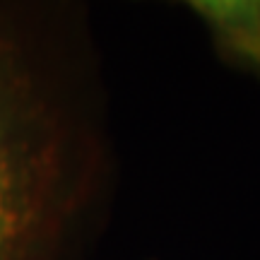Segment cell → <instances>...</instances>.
<instances>
[{"label":"cell","instance_id":"6da1fadb","mask_svg":"<svg viewBox=\"0 0 260 260\" xmlns=\"http://www.w3.org/2000/svg\"><path fill=\"white\" fill-rule=\"evenodd\" d=\"M195 10L224 56L260 80V3H198Z\"/></svg>","mask_w":260,"mask_h":260},{"label":"cell","instance_id":"7a4b0ae2","mask_svg":"<svg viewBox=\"0 0 260 260\" xmlns=\"http://www.w3.org/2000/svg\"><path fill=\"white\" fill-rule=\"evenodd\" d=\"M19 212H17V188H15V174L10 167L8 152L0 142V248L15 234Z\"/></svg>","mask_w":260,"mask_h":260}]
</instances>
